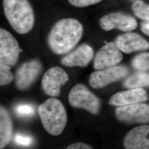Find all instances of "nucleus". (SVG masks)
<instances>
[{"label": "nucleus", "instance_id": "nucleus-1", "mask_svg": "<svg viewBox=\"0 0 149 149\" xmlns=\"http://www.w3.org/2000/svg\"><path fill=\"white\" fill-rule=\"evenodd\" d=\"M83 32V26L77 19L72 18L60 19L55 23L49 33V47L58 55L68 53L79 43Z\"/></svg>", "mask_w": 149, "mask_h": 149}, {"label": "nucleus", "instance_id": "nucleus-2", "mask_svg": "<svg viewBox=\"0 0 149 149\" xmlns=\"http://www.w3.org/2000/svg\"><path fill=\"white\" fill-rule=\"evenodd\" d=\"M3 8L7 21L18 33L24 34L32 30L35 16L28 0H3Z\"/></svg>", "mask_w": 149, "mask_h": 149}, {"label": "nucleus", "instance_id": "nucleus-3", "mask_svg": "<svg viewBox=\"0 0 149 149\" xmlns=\"http://www.w3.org/2000/svg\"><path fill=\"white\" fill-rule=\"evenodd\" d=\"M38 112L45 130L52 135L62 133L68 122L66 110L59 100L50 98L39 105Z\"/></svg>", "mask_w": 149, "mask_h": 149}, {"label": "nucleus", "instance_id": "nucleus-4", "mask_svg": "<svg viewBox=\"0 0 149 149\" xmlns=\"http://www.w3.org/2000/svg\"><path fill=\"white\" fill-rule=\"evenodd\" d=\"M68 98L70 105L74 108L84 109L93 115L100 111L101 100L84 84L74 86L70 91Z\"/></svg>", "mask_w": 149, "mask_h": 149}, {"label": "nucleus", "instance_id": "nucleus-5", "mask_svg": "<svg viewBox=\"0 0 149 149\" xmlns=\"http://www.w3.org/2000/svg\"><path fill=\"white\" fill-rule=\"evenodd\" d=\"M115 116L118 121L125 124H146L149 122V104L139 103L117 107Z\"/></svg>", "mask_w": 149, "mask_h": 149}, {"label": "nucleus", "instance_id": "nucleus-6", "mask_svg": "<svg viewBox=\"0 0 149 149\" xmlns=\"http://www.w3.org/2000/svg\"><path fill=\"white\" fill-rule=\"evenodd\" d=\"M129 74V69L125 65H116L99 70L91 74L90 85L93 88L100 89L121 80Z\"/></svg>", "mask_w": 149, "mask_h": 149}, {"label": "nucleus", "instance_id": "nucleus-7", "mask_svg": "<svg viewBox=\"0 0 149 149\" xmlns=\"http://www.w3.org/2000/svg\"><path fill=\"white\" fill-rule=\"evenodd\" d=\"M99 24L105 31L117 29L123 32H130L138 26V23L133 16L121 12H112L103 16Z\"/></svg>", "mask_w": 149, "mask_h": 149}, {"label": "nucleus", "instance_id": "nucleus-8", "mask_svg": "<svg viewBox=\"0 0 149 149\" xmlns=\"http://www.w3.org/2000/svg\"><path fill=\"white\" fill-rule=\"evenodd\" d=\"M20 48L17 39L4 29H0V63L13 66L17 63Z\"/></svg>", "mask_w": 149, "mask_h": 149}, {"label": "nucleus", "instance_id": "nucleus-9", "mask_svg": "<svg viewBox=\"0 0 149 149\" xmlns=\"http://www.w3.org/2000/svg\"><path fill=\"white\" fill-rule=\"evenodd\" d=\"M42 70V65L38 60H32L22 65L16 71L15 85L18 90H27L37 79Z\"/></svg>", "mask_w": 149, "mask_h": 149}, {"label": "nucleus", "instance_id": "nucleus-10", "mask_svg": "<svg viewBox=\"0 0 149 149\" xmlns=\"http://www.w3.org/2000/svg\"><path fill=\"white\" fill-rule=\"evenodd\" d=\"M69 80V76L64 70L58 66L53 67L43 75L42 88L48 96L56 97L60 95L61 86Z\"/></svg>", "mask_w": 149, "mask_h": 149}, {"label": "nucleus", "instance_id": "nucleus-11", "mask_svg": "<svg viewBox=\"0 0 149 149\" xmlns=\"http://www.w3.org/2000/svg\"><path fill=\"white\" fill-rule=\"evenodd\" d=\"M123 59L122 52L114 42L107 43L96 54L93 61V68L102 70L116 66Z\"/></svg>", "mask_w": 149, "mask_h": 149}, {"label": "nucleus", "instance_id": "nucleus-12", "mask_svg": "<svg viewBox=\"0 0 149 149\" xmlns=\"http://www.w3.org/2000/svg\"><path fill=\"white\" fill-rule=\"evenodd\" d=\"M114 43L121 52L125 54L149 49V42L136 33L128 32L120 35Z\"/></svg>", "mask_w": 149, "mask_h": 149}, {"label": "nucleus", "instance_id": "nucleus-13", "mask_svg": "<svg viewBox=\"0 0 149 149\" xmlns=\"http://www.w3.org/2000/svg\"><path fill=\"white\" fill-rule=\"evenodd\" d=\"M148 99V94L143 88H132L113 95L109 100V104L113 106H123L144 103Z\"/></svg>", "mask_w": 149, "mask_h": 149}, {"label": "nucleus", "instance_id": "nucleus-14", "mask_svg": "<svg viewBox=\"0 0 149 149\" xmlns=\"http://www.w3.org/2000/svg\"><path fill=\"white\" fill-rule=\"evenodd\" d=\"M123 144L125 149H149V125H140L130 130Z\"/></svg>", "mask_w": 149, "mask_h": 149}, {"label": "nucleus", "instance_id": "nucleus-15", "mask_svg": "<svg viewBox=\"0 0 149 149\" xmlns=\"http://www.w3.org/2000/svg\"><path fill=\"white\" fill-rule=\"evenodd\" d=\"M93 49L84 44L65 55L61 59L60 63L67 67H86L93 59Z\"/></svg>", "mask_w": 149, "mask_h": 149}, {"label": "nucleus", "instance_id": "nucleus-16", "mask_svg": "<svg viewBox=\"0 0 149 149\" xmlns=\"http://www.w3.org/2000/svg\"><path fill=\"white\" fill-rule=\"evenodd\" d=\"M12 121L10 114L4 107L0 108V148L3 149L11 141Z\"/></svg>", "mask_w": 149, "mask_h": 149}, {"label": "nucleus", "instance_id": "nucleus-17", "mask_svg": "<svg viewBox=\"0 0 149 149\" xmlns=\"http://www.w3.org/2000/svg\"><path fill=\"white\" fill-rule=\"evenodd\" d=\"M123 85L127 89L149 88V73L140 71L132 74L124 81Z\"/></svg>", "mask_w": 149, "mask_h": 149}, {"label": "nucleus", "instance_id": "nucleus-18", "mask_svg": "<svg viewBox=\"0 0 149 149\" xmlns=\"http://www.w3.org/2000/svg\"><path fill=\"white\" fill-rule=\"evenodd\" d=\"M134 13L139 19L149 22V4L141 0L134 1L132 5Z\"/></svg>", "mask_w": 149, "mask_h": 149}, {"label": "nucleus", "instance_id": "nucleus-19", "mask_svg": "<svg viewBox=\"0 0 149 149\" xmlns=\"http://www.w3.org/2000/svg\"><path fill=\"white\" fill-rule=\"evenodd\" d=\"M132 66L135 70L145 72L149 70V53L139 54L132 61Z\"/></svg>", "mask_w": 149, "mask_h": 149}, {"label": "nucleus", "instance_id": "nucleus-20", "mask_svg": "<svg viewBox=\"0 0 149 149\" xmlns=\"http://www.w3.org/2000/svg\"><path fill=\"white\" fill-rule=\"evenodd\" d=\"M11 66L0 64V85L1 86L10 84L13 80V75L11 71Z\"/></svg>", "mask_w": 149, "mask_h": 149}, {"label": "nucleus", "instance_id": "nucleus-21", "mask_svg": "<svg viewBox=\"0 0 149 149\" xmlns=\"http://www.w3.org/2000/svg\"><path fill=\"white\" fill-rule=\"evenodd\" d=\"M15 112L21 117H30L34 113V108L28 104H20L15 107Z\"/></svg>", "mask_w": 149, "mask_h": 149}, {"label": "nucleus", "instance_id": "nucleus-22", "mask_svg": "<svg viewBox=\"0 0 149 149\" xmlns=\"http://www.w3.org/2000/svg\"><path fill=\"white\" fill-rule=\"evenodd\" d=\"M15 141L18 145L29 146L33 143V138L28 135H24L21 134H17L15 137Z\"/></svg>", "mask_w": 149, "mask_h": 149}, {"label": "nucleus", "instance_id": "nucleus-23", "mask_svg": "<svg viewBox=\"0 0 149 149\" xmlns=\"http://www.w3.org/2000/svg\"><path fill=\"white\" fill-rule=\"evenodd\" d=\"M102 0H68L69 2L76 7H85L100 2Z\"/></svg>", "mask_w": 149, "mask_h": 149}, {"label": "nucleus", "instance_id": "nucleus-24", "mask_svg": "<svg viewBox=\"0 0 149 149\" xmlns=\"http://www.w3.org/2000/svg\"><path fill=\"white\" fill-rule=\"evenodd\" d=\"M66 149H94L89 144L82 142H78L71 144Z\"/></svg>", "mask_w": 149, "mask_h": 149}, {"label": "nucleus", "instance_id": "nucleus-25", "mask_svg": "<svg viewBox=\"0 0 149 149\" xmlns=\"http://www.w3.org/2000/svg\"><path fill=\"white\" fill-rule=\"evenodd\" d=\"M140 28L141 31L149 37V22L144 21L141 22L140 25Z\"/></svg>", "mask_w": 149, "mask_h": 149}, {"label": "nucleus", "instance_id": "nucleus-26", "mask_svg": "<svg viewBox=\"0 0 149 149\" xmlns=\"http://www.w3.org/2000/svg\"><path fill=\"white\" fill-rule=\"evenodd\" d=\"M131 1H138V0H130Z\"/></svg>", "mask_w": 149, "mask_h": 149}]
</instances>
